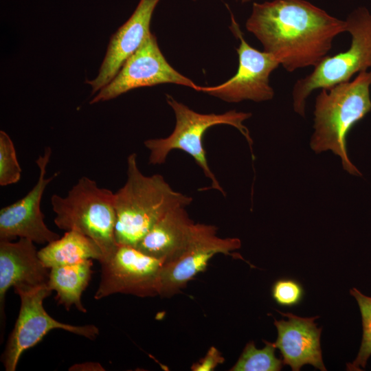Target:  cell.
Returning a JSON list of instances; mask_svg holds the SVG:
<instances>
[{"instance_id": "52a82bcc", "label": "cell", "mask_w": 371, "mask_h": 371, "mask_svg": "<svg viewBox=\"0 0 371 371\" xmlns=\"http://www.w3.org/2000/svg\"><path fill=\"white\" fill-rule=\"evenodd\" d=\"M21 300L20 311L1 360L6 371H14L21 355L37 344L51 330L63 329L93 340L99 335L95 325L74 326L60 322L45 310L43 300L50 295L47 285L14 289Z\"/></svg>"}, {"instance_id": "5b68a950", "label": "cell", "mask_w": 371, "mask_h": 371, "mask_svg": "<svg viewBox=\"0 0 371 371\" xmlns=\"http://www.w3.org/2000/svg\"><path fill=\"white\" fill-rule=\"evenodd\" d=\"M166 100L175 113V126L169 136L150 139L144 142L150 152L149 164H162L170 151L181 150L192 157L205 176L211 181V186L207 189H214L225 196L226 194L223 188L208 165L203 137L209 128L218 124H227L237 128L251 146L253 141L249 131L243 124V122L249 119L251 113L232 110L221 114H203L190 109L170 95H166Z\"/></svg>"}, {"instance_id": "cb8c5ba5", "label": "cell", "mask_w": 371, "mask_h": 371, "mask_svg": "<svg viewBox=\"0 0 371 371\" xmlns=\"http://www.w3.org/2000/svg\"><path fill=\"white\" fill-rule=\"evenodd\" d=\"M249 0H242L243 2H245V1H248Z\"/></svg>"}, {"instance_id": "277c9868", "label": "cell", "mask_w": 371, "mask_h": 371, "mask_svg": "<svg viewBox=\"0 0 371 371\" xmlns=\"http://www.w3.org/2000/svg\"><path fill=\"white\" fill-rule=\"evenodd\" d=\"M51 205L56 225L66 231L76 230L93 239L102 252L100 262L115 253L118 245L115 238L116 212L111 190L82 177L65 196L53 194Z\"/></svg>"}, {"instance_id": "7a4b0ae2", "label": "cell", "mask_w": 371, "mask_h": 371, "mask_svg": "<svg viewBox=\"0 0 371 371\" xmlns=\"http://www.w3.org/2000/svg\"><path fill=\"white\" fill-rule=\"evenodd\" d=\"M192 202L191 196L174 190L162 175H144L138 168L137 154L131 153L126 181L114 193L117 244L136 247L166 214Z\"/></svg>"}, {"instance_id": "9a60e30c", "label": "cell", "mask_w": 371, "mask_h": 371, "mask_svg": "<svg viewBox=\"0 0 371 371\" xmlns=\"http://www.w3.org/2000/svg\"><path fill=\"white\" fill-rule=\"evenodd\" d=\"M286 320H277L274 325L278 338L274 343L282 356L283 363L292 370L298 371L306 364H310L322 371H326L320 346L322 328L314 322L315 317H301L291 313H280Z\"/></svg>"}, {"instance_id": "6da1fadb", "label": "cell", "mask_w": 371, "mask_h": 371, "mask_svg": "<svg viewBox=\"0 0 371 371\" xmlns=\"http://www.w3.org/2000/svg\"><path fill=\"white\" fill-rule=\"evenodd\" d=\"M246 28L292 72L327 56L346 23L305 0H273L253 4Z\"/></svg>"}, {"instance_id": "30bf717a", "label": "cell", "mask_w": 371, "mask_h": 371, "mask_svg": "<svg viewBox=\"0 0 371 371\" xmlns=\"http://www.w3.org/2000/svg\"><path fill=\"white\" fill-rule=\"evenodd\" d=\"M174 83L196 89L197 85L176 71L162 54L150 33L142 45L124 63L114 78L102 88L90 104L109 100L133 89Z\"/></svg>"}, {"instance_id": "9c48e42d", "label": "cell", "mask_w": 371, "mask_h": 371, "mask_svg": "<svg viewBox=\"0 0 371 371\" xmlns=\"http://www.w3.org/2000/svg\"><path fill=\"white\" fill-rule=\"evenodd\" d=\"M101 278L94 298L115 293L138 297L158 295L159 280L164 261L129 245H118L115 253L100 262Z\"/></svg>"}, {"instance_id": "603a6c76", "label": "cell", "mask_w": 371, "mask_h": 371, "mask_svg": "<svg viewBox=\"0 0 371 371\" xmlns=\"http://www.w3.org/2000/svg\"><path fill=\"white\" fill-rule=\"evenodd\" d=\"M224 362V358L220 352L214 346H212L207 352L205 356L199 362L195 363L191 367L194 371H210L214 370L218 365Z\"/></svg>"}, {"instance_id": "d6986e66", "label": "cell", "mask_w": 371, "mask_h": 371, "mask_svg": "<svg viewBox=\"0 0 371 371\" xmlns=\"http://www.w3.org/2000/svg\"><path fill=\"white\" fill-rule=\"evenodd\" d=\"M265 347L257 349L253 341L245 347L232 371H279L283 366V361L275 355L274 343L264 341Z\"/></svg>"}, {"instance_id": "7402d4cb", "label": "cell", "mask_w": 371, "mask_h": 371, "mask_svg": "<svg viewBox=\"0 0 371 371\" xmlns=\"http://www.w3.org/2000/svg\"><path fill=\"white\" fill-rule=\"evenodd\" d=\"M304 291L300 284L291 279L276 281L272 287V296L280 305L291 306L302 300Z\"/></svg>"}, {"instance_id": "7c38bea8", "label": "cell", "mask_w": 371, "mask_h": 371, "mask_svg": "<svg viewBox=\"0 0 371 371\" xmlns=\"http://www.w3.org/2000/svg\"><path fill=\"white\" fill-rule=\"evenodd\" d=\"M217 228L203 224L194 241L175 259L165 262L161 270L158 295L170 297L185 287L196 275L205 270L210 260L217 254L235 256L232 251L241 246L237 238H221Z\"/></svg>"}, {"instance_id": "2e32d148", "label": "cell", "mask_w": 371, "mask_h": 371, "mask_svg": "<svg viewBox=\"0 0 371 371\" xmlns=\"http://www.w3.org/2000/svg\"><path fill=\"white\" fill-rule=\"evenodd\" d=\"M186 207H178L166 214L135 248L164 263L181 255L196 238L203 225L194 223Z\"/></svg>"}, {"instance_id": "ba28073f", "label": "cell", "mask_w": 371, "mask_h": 371, "mask_svg": "<svg viewBox=\"0 0 371 371\" xmlns=\"http://www.w3.org/2000/svg\"><path fill=\"white\" fill-rule=\"evenodd\" d=\"M230 29L240 41L236 49L238 54L236 74L221 85L214 87L197 85L195 90L227 102L245 100L260 102L272 99L274 91L270 86L269 76L280 63L270 53L256 49L247 43L232 14Z\"/></svg>"}, {"instance_id": "4fadbf2b", "label": "cell", "mask_w": 371, "mask_h": 371, "mask_svg": "<svg viewBox=\"0 0 371 371\" xmlns=\"http://www.w3.org/2000/svg\"><path fill=\"white\" fill-rule=\"evenodd\" d=\"M34 243L25 238H20L17 242L0 240V319L3 336L7 291L11 287L17 289L47 285L49 269L41 260Z\"/></svg>"}, {"instance_id": "5bb4252c", "label": "cell", "mask_w": 371, "mask_h": 371, "mask_svg": "<svg viewBox=\"0 0 371 371\" xmlns=\"http://www.w3.org/2000/svg\"><path fill=\"white\" fill-rule=\"evenodd\" d=\"M159 0H140L136 9L112 35L96 78L86 81L96 93L116 75L125 60L144 42L150 32L153 11Z\"/></svg>"}, {"instance_id": "44dd1931", "label": "cell", "mask_w": 371, "mask_h": 371, "mask_svg": "<svg viewBox=\"0 0 371 371\" xmlns=\"http://www.w3.org/2000/svg\"><path fill=\"white\" fill-rule=\"evenodd\" d=\"M21 168L17 160L15 148L10 136L0 131V185L5 186L17 183Z\"/></svg>"}, {"instance_id": "e0dca14e", "label": "cell", "mask_w": 371, "mask_h": 371, "mask_svg": "<svg viewBox=\"0 0 371 371\" xmlns=\"http://www.w3.org/2000/svg\"><path fill=\"white\" fill-rule=\"evenodd\" d=\"M38 256L48 269L95 259L100 262L102 252L89 236L76 231H67L61 238L52 241L38 251Z\"/></svg>"}, {"instance_id": "8fae6325", "label": "cell", "mask_w": 371, "mask_h": 371, "mask_svg": "<svg viewBox=\"0 0 371 371\" xmlns=\"http://www.w3.org/2000/svg\"><path fill=\"white\" fill-rule=\"evenodd\" d=\"M52 155L50 147H46L36 164L39 170L36 183L29 192L17 201L0 210V240H12L25 238L38 244L49 243L59 235L49 229L44 222L41 203L45 189L58 173L46 178L47 166Z\"/></svg>"}, {"instance_id": "3957f363", "label": "cell", "mask_w": 371, "mask_h": 371, "mask_svg": "<svg viewBox=\"0 0 371 371\" xmlns=\"http://www.w3.org/2000/svg\"><path fill=\"white\" fill-rule=\"evenodd\" d=\"M370 85L371 71H361L352 81L322 89L315 100L312 150L316 153L331 150L341 158L344 169L355 176L361 173L349 159L346 137L371 111Z\"/></svg>"}, {"instance_id": "ffe728a7", "label": "cell", "mask_w": 371, "mask_h": 371, "mask_svg": "<svg viewBox=\"0 0 371 371\" xmlns=\"http://www.w3.org/2000/svg\"><path fill=\"white\" fill-rule=\"evenodd\" d=\"M350 293L357 300L360 309L363 334L357 356L352 363L346 364V370L359 371L366 368L371 356V297L363 294L356 288L352 289Z\"/></svg>"}, {"instance_id": "8992f818", "label": "cell", "mask_w": 371, "mask_h": 371, "mask_svg": "<svg viewBox=\"0 0 371 371\" xmlns=\"http://www.w3.org/2000/svg\"><path fill=\"white\" fill-rule=\"evenodd\" d=\"M346 32L352 37L349 49L326 56L313 71L299 79L293 89L294 111L304 117L306 100L317 89H329L350 81L357 72L371 67V14L365 8L354 10L345 20Z\"/></svg>"}, {"instance_id": "ac0fdd59", "label": "cell", "mask_w": 371, "mask_h": 371, "mask_svg": "<svg viewBox=\"0 0 371 371\" xmlns=\"http://www.w3.org/2000/svg\"><path fill=\"white\" fill-rule=\"evenodd\" d=\"M91 260L50 269L48 287L56 293V299L69 311L72 306L82 313L87 310L81 301L82 292L88 286L92 274Z\"/></svg>"}]
</instances>
